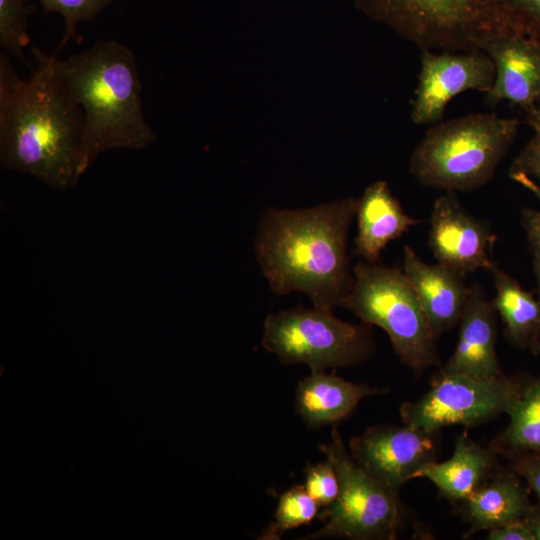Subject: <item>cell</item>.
Listing matches in <instances>:
<instances>
[{"label": "cell", "mask_w": 540, "mask_h": 540, "mask_svg": "<svg viewBox=\"0 0 540 540\" xmlns=\"http://www.w3.org/2000/svg\"><path fill=\"white\" fill-rule=\"evenodd\" d=\"M37 67L28 80L0 54V160L2 168L68 190L86 171L83 113L54 67V55L32 48Z\"/></svg>", "instance_id": "cell-1"}, {"label": "cell", "mask_w": 540, "mask_h": 540, "mask_svg": "<svg viewBox=\"0 0 540 540\" xmlns=\"http://www.w3.org/2000/svg\"><path fill=\"white\" fill-rule=\"evenodd\" d=\"M357 199L304 209L270 208L261 217L254 252L270 289L297 291L313 306H341L353 283L347 238Z\"/></svg>", "instance_id": "cell-2"}, {"label": "cell", "mask_w": 540, "mask_h": 540, "mask_svg": "<svg viewBox=\"0 0 540 540\" xmlns=\"http://www.w3.org/2000/svg\"><path fill=\"white\" fill-rule=\"evenodd\" d=\"M54 67L82 109L85 170L107 150L142 149L156 140L143 115L141 80L128 47L103 40L65 60L54 55Z\"/></svg>", "instance_id": "cell-3"}, {"label": "cell", "mask_w": 540, "mask_h": 540, "mask_svg": "<svg viewBox=\"0 0 540 540\" xmlns=\"http://www.w3.org/2000/svg\"><path fill=\"white\" fill-rule=\"evenodd\" d=\"M358 6L423 50L482 51L511 36L540 40V25L501 0H357Z\"/></svg>", "instance_id": "cell-4"}, {"label": "cell", "mask_w": 540, "mask_h": 540, "mask_svg": "<svg viewBox=\"0 0 540 540\" xmlns=\"http://www.w3.org/2000/svg\"><path fill=\"white\" fill-rule=\"evenodd\" d=\"M516 118L471 114L429 129L415 147L410 173L421 184L446 191H470L486 184L518 131Z\"/></svg>", "instance_id": "cell-5"}, {"label": "cell", "mask_w": 540, "mask_h": 540, "mask_svg": "<svg viewBox=\"0 0 540 540\" xmlns=\"http://www.w3.org/2000/svg\"><path fill=\"white\" fill-rule=\"evenodd\" d=\"M341 306L368 325L383 329L401 362L420 374L438 364L435 339L424 310L405 273L361 261Z\"/></svg>", "instance_id": "cell-6"}, {"label": "cell", "mask_w": 540, "mask_h": 540, "mask_svg": "<svg viewBox=\"0 0 540 540\" xmlns=\"http://www.w3.org/2000/svg\"><path fill=\"white\" fill-rule=\"evenodd\" d=\"M369 326L344 322L332 309L298 306L270 313L261 343L284 364L301 363L311 371H324L365 360L373 350Z\"/></svg>", "instance_id": "cell-7"}, {"label": "cell", "mask_w": 540, "mask_h": 540, "mask_svg": "<svg viewBox=\"0 0 540 540\" xmlns=\"http://www.w3.org/2000/svg\"><path fill=\"white\" fill-rule=\"evenodd\" d=\"M319 448L336 470L339 492L320 512L325 524L303 539H395L401 523L398 492L374 479L354 461L336 428L331 441Z\"/></svg>", "instance_id": "cell-8"}, {"label": "cell", "mask_w": 540, "mask_h": 540, "mask_svg": "<svg viewBox=\"0 0 540 540\" xmlns=\"http://www.w3.org/2000/svg\"><path fill=\"white\" fill-rule=\"evenodd\" d=\"M525 381L439 372L421 398L401 405L400 416L404 425L434 434L447 426H473L506 413Z\"/></svg>", "instance_id": "cell-9"}, {"label": "cell", "mask_w": 540, "mask_h": 540, "mask_svg": "<svg viewBox=\"0 0 540 540\" xmlns=\"http://www.w3.org/2000/svg\"><path fill=\"white\" fill-rule=\"evenodd\" d=\"M434 433L406 425H377L349 442L354 461L370 476L399 492L408 481L435 461Z\"/></svg>", "instance_id": "cell-10"}, {"label": "cell", "mask_w": 540, "mask_h": 540, "mask_svg": "<svg viewBox=\"0 0 540 540\" xmlns=\"http://www.w3.org/2000/svg\"><path fill=\"white\" fill-rule=\"evenodd\" d=\"M494 79V63L483 51L433 53L424 49L411 118L418 125L434 123L454 96L467 90L487 93Z\"/></svg>", "instance_id": "cell-11"}, {"label": "cell", "mask_w": 540, "mask_h": 540, "mask_svg": "<svg viewBox=\"0 0 540 540\" xmlns=\"http://www.w3.org/2000/svg\"><path fill=\"white\" fill-rule=\"evenodd\" d=\"M497 240L486 223L472 216L454 192L438 197L432 207L429 246L438 263L466 275L478 269L491 270V255Z\"/></svg>", "instance_id": "cell-12"}, {"label": "cell", "mask_w": 540, "mask_h": 540, "mask_svg": "<svg viewBox=\"0 0 540 540\" xmlns=\"http://www.w3.org/2000/svg\"><path fill=\"white\" fill-rule=\"evenodd\" d=\"M492 59L495 79L487 100L519 105L526 116L537 112L540 97V40L511 36L496 39L482 50Z\"/></svg>", "instance_id": "cell-13"}, {"label": "cell", "mask_w": 540, "mask_h": 540, "mask_svg": "<svg viewBox=\"0 0 540 540\" xmlns=\"http://www.w3.org/2000/svg\"><path fill=\"white\" fill-rule=\"evenodd\" d=\"M403 272L417 293L435 340L460 322L471 289L464 275L440 263L427 264L408 245Z\"/></svg>", "instance_id": "cell-14"}, {"label": "cell", "mask_w": 540, "mask_h": 540, "mask_svg": "<svg viewBox=\"0 0 540 540\" xmlns=\"http://www.w3.org/2000/svg\"><path fill=\"white\" fill-rule=\"evenodd\" d=\"M495 308L479 285H474L460 319L455 350L441 373L463 374L480 378L502 375L496 353L497 326Z\"/></svg>", "instance_id": "cell-15"}, {"label": "cell", "mask_w": 540, "mask_h": 540, "mask_svg": "<svg viewBox=\"0 0 540 540\" xmlns=\"http://www.w3.org/2000/svg\"><path fill=\"white\" fill-rule=\"evenodd\" d=\"M356 216L355 253L371 263H377L389 242L419 223L404 212L385 181H376L364 190L357 200Z\"/></svg>", "instance_id": "cell-16"}, {"label": "cell", "mask_w": 540, "mask_h": 540, "mask_svg": "<svg viewBox=\"0 0 540 540\" xmlns=\"http://www.w3.org/2000/svg\"><path fill=\"white\" fill-rule=\"evenodd\" d=\"M380 393L384 391L335 374L311 371L297 386L295 405L306 424L318 428L338 423L349 416L363 398Z\"/></svg>", "instance_id": "cell-17"}, {"label": "cell", "mask_w": 540, "mask_h": 540, "mask_svg": "<svg viewBox=\"0 0 540 540\" xmlns=\"http://www.w3.org/2000/svg\"><path fill=\"white\" fill-rule=\"evenodd\" d=\"M532 504L519 475L509 469L495 472L462 501V512L472 532L522 520Z\"/></svg>", "instance_id": "cell-18"}, {"label": "cell", "mask_w": 540, "mask_h": 540, "mask_svg": "<svg viewBox=\"0 0 540 540\" xmlns=\"http://www.w3.org/2000/svg\"><path fill=\"white\" fill-rule=\"evenodd\" d=\"M495 454L464 432L456 438L451 458L428 464L416 478L428 479L442 495L462 502L495 472Z\"/></svg>", "instance_id": "cell-19"}, {"label": "cell", "mask_w": 540, "mask_h": 540, "mask_svg": "<svg viewBox=\"0 0 540 540\" xmlns=\"http://www.w3.org/2000/svg\"><path fill=\"white\" fill-rule=\"evenodd\" d=\"M492 273L496 291L492 302L501 316L509 340L517 347H532L540 336V300L495 265Z\"/></svg>", "instance_id": "cell-20"}, {"label": "cell", "mask_w": 540, "mask_h": 540, "mask_svg": "<svg viewBox=\"0 0 540 540\" xmlns=\"http://www.w3.org/2000/svg\"><path fill=\"white\" fill-rule=\"evenodd\" d=\"M506 414L509 424L491 448L509 458L524 452H540V376L526 378Z\"/></svg>", "instance_id": "cell-21"}, {"label": "cell", "mask_w": 540, "mask_h": 540, "mask_svg": "<svg viewBox=\"0 0 540 540\" xmlns=\"http://www.w3.org/2000/svg\"><path fill=\"white\" fill-rule=\"evenodd\" d=\"M319 507L304 485L291 487L280 495L274 520L261 539L278 540L286 531L311 523L318 515Z\"/></svg>", "instance_id": "cell-22"}, {"label": "cell", "mask_w": 540, "mask_h": 540, "mask_svg": "<svg viewBox=\"0 0 540 540\" xmlns=\"http://www.w3.org/2000/svg\"><path fill=\"white\" fill-rule=\"evenodd\" d=\"M27 0H0V45L13 56L24 60L23 49L29 44Z\"/></svg>", "instance_id": "cell-23"}, {"label": "cell", "mask_w": 540, "mask_h": 540, "mask_svg": "<svg viewBox=\"0 0 540 540\" xmlns=\"http://www.w3.org/2000/svg\"><path fill=\"white\" fill-rule=\"evenodd\" d=\"M45 12H56L63 16L65 30L59 49L70 40L77 39V25L94 18L114 0H37Z\"/></svg>", "instance_id": "cell-24"}, {"label": "cell", "mask_w": 540, "mask_h": 540, "mask_svg": "<svg viewBox=\"0 0 540 540\" xmlns=\"http://www.w3.org/2000/svg\"><path fill=\"white\" fill-rule=\"evenodd\" d=\"M304 487L320 507L329 506L339 492V480L330 460L305 468Z\"/></svg>", "instance_id": "cell-25"}, {"label": "cell", "mask_w": 540, "mask_h": 540, "mask_svg": "<svg viewBox=\"0 0 540 540\" xmlns=\"http://www.w3.org/2000/svg\"><path fill=\"white\" fill-rule=\"evenodd\" d=\"M527 120L534 134L514 159L510 172H522L540 182V115L538 111L527 116Z\"/></svg>", "instance_id": "cell-26"}, {"label": "cell", "mask_w": 540, "mask_h": 540, "mask_svg": "<svg viewBox=\"0 0 540 540\" xmlns=\"http://www.w3.org/2000/svg\"><path fill=\"white\" fill-rule=\"evenodd\" d=\"M521 224L526 234L532 255L533 271L536 277L538 297L540 300V213L525 208L521 213Z\"/></svg>", "instance_id": "cell-27"}, {"label": "cell", "mask_w": 540, "mask_h": 540, "mask_svg": "<svg viewBox=\"0 0 540 540\" xmlns=\"http://www.w3.org/2000/svg\"><path fill=\"white\" fill-rule=\"evenodd\" d=\"M511 458V468L526 480L540 501V452H524Z\"/></svg>", "instance_id": "cell-28"}, {"label": "cell", "mask_w": 540, "mask_h": 540, "mask_svg": "<svg viewBox=\"0 0 540 540\" xmlns=\"http://www.w3.org/2000/svg\"><path fill=\"white\" fill-rule=\"evenodd\" d=\"M488 540H533L523 520L509 522L488 530Z\"/></svg>", "instance_id": "cell-29"}, {"label": "cell", "mask_w": 540, "mask_h": 540, "mask_svg": "<svg viewBox=\"0 0 540 540\" xmlns=\"http://www.w3.org/2000/svg\"><path fill=\"white\" fill-rule=\"evenodd\" d=\"M540 25V0H501Z\"/></svg>", "instance_id": "cell-30"}, {"label": "cell", "mask_w": 540, "mask_h": 540, "mask_svg": "<svg viewBox=\"0 0 540 540\" xmlns=\"http://www.w3.org/2000/svg\"><path fill=\"white\" fill-rule=\"evenodd\" d=\"M522 520L532 535L533 540H540V501L532 504Z\"/></svg>", "instance_id": "cell-31"}, {"label": "cell", "mask_w": 540, "mask_h": 540, "mask_svg": "<svg viewBox=\"0 0 540 540\" xmlns=\"http://www.w3.org/2000/svg\"><path fill=\"white\" fill-rule=\"evenodd\" d=\"M510 178L530 191L540 204V183L522 172H509ZM540 213V210H539Z\"/></svg>", "instance_id": "cell-32"}, {"label": "cell", "mask_w": 540, "mask_h": 540, "mask_svg": "<svg viewBox=\"0 0 540 540\" xmlns=\"http://www.w3.org/2000/svg\"><path fill=\"white\" fill-rule=\"evenodd\" d=\"M535 354H540V336L537 340V342L535 343V345L532 347L531 349Z\"/></svg>", "instance_id": "cell-33"}, {"label": "cell", "mask_w": 540, "mask_h": 540, "mask_svg": "<svg viewBox=\"0 0 540 540\" xmlns=\"http://www.w3.org/2000/svg\"><path fill=\"white\" fill-rule=\"evenodd\" d=\"M536 108H537V111H538V113L540 115V97H539V99L537 101Z\"/></svg>", "instance_id": "cell-34"}]
</instances>
